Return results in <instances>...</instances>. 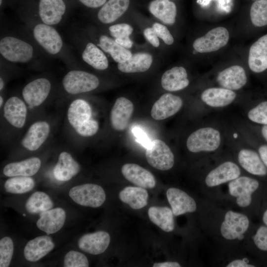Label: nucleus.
<instances>
[{
	"mask_svg": "<svg viewBox=\"0 0 267 267\" xmlns=\"http://www.w3.org/2000/svg\"><path fill=\"white\" fill-rule=\"evenodd\" d=\"M222 135L217 128L204 126L192 133L186 140V147L192 153L212 152L219 148Z\"/></svg>",
	"mask_w": 267,
	"mask_h": 267,
	"instance_id": "nucleus-1",
	"label": "nucleus"
},
{
	"mask_svg": "<svg viewBox=\"0 0 267 267\" xmlns=\"http://www.w3.org/2000/svg\"><path fill=\"white\" fill-rule=\"evenodd\" d=\"M69 195L78 204L92 208L100 207L106 199L105 193L102 187L93 183L74 186L69 190Z\"/></svg>",
	"mask_w": 267,
	"mask_h": 267,
	"instance_id": "nucleus-2",
	"label": "nucleus"
},
{
	"mask_svg": "<svg viewBox=\"0 0 267 267\" xmlns=\"http://www.w3.org/2000/svg\"><path fill=\"white\" fill-rule=\"evenodd\" d=\"M62 83L68 93L77 94L94 90L98 87L99 81L96 76L91 73L72 70L64 76Z\"/></svg>",
	"mask_w": 267,
	"mask_h": 267,
	"instance_id": "nucleus-3",
	"label": "nucleus"
},
{
	"mask_svg": "<svg viewBox=\"0 0 267 267\" xmlns=\"http://www.w3.org/2000/svg\"><path fill=\"white\" fill-rule=\"evenodd\" d=\"M0 52L6 60L25 63L32 57L33 49L28 43L12 37H6L0 41Z\"/></svg>",
	"mask_w": 267,
	"mask_h": 267,
	"instance_id": "nucleus-4",
	"label": "nucleus"
},
{
	"mask_svg": "<svg viewBox=\"0 0 267 267\" xmlns=\"http://www.w3.org/2000/svg\"><path fill=\"white\" fill-rule=\"evenodd\" d=\"M145 157L148 163L154 168L166 171L174 164V155L170 147L162 140L151 141L146 148Z\"/></svg>",
	"mask_w": 267,
	"mask_h": 267,
	"instance_id": "nucleus-5",
	"label": "nucleus"
},
{
	"mask_svg": "<svg viewBox=\"0 0 267 267\" xmlns=\"http://www.w3.org/2000/svg\"><path fill=\"white\" fill-rule=\"evenodd\" d=\"M259 186L260 183L257 179L246 176H239L228 184L230 194L236 198V203L241 207H246L251 204L252 194Z\"/></svg>",
	"mask_w": 267,
	"mask_h": 267,
	"instance_id": "nucleus-6",
	"label": "nucleus"
},
{
	"mask_svg": "<svg viewBox=\"0 0 267 267\" xmlns=\"http://www.w3.org/2000/svg\"><path fill=\"white\" fill-rule=\"evenodd\" d=\"M249 226V220L246 215L229 211L225 214L221 224V233L227 240H242Z\"/></svg>",
	"mask_w": 267,
	"mask_h": 267,
	"instance_id": "nucleus-7",
	"label": "nucleus"
},
{
	"mask_svg": "<svg viewBox=\"0 0 267 267\" xmlns=\"http://www.w3.org/2000/svg\"><path fill=\"white\" fill-rule=\"evenodd\" d=\"M229 33L223 27L214 28L204 36L196 39L193 44L194 49L200 53L217 51L225 46L229 40Z\"/></svg>",
	"mask_w": 267,
	"mask_h": 267,
	"instance_id": "nucleus-8",
	"label": "nucleus"
},
{
	"mask_svg": "<svg viewBox=\"0 0 267 267\" xmlns=\"http://www.w3.org/2000/svg\"><path fill=\"white\" fill-rule=\"evenodd\" d=\"M38 43L49 53H58L62 47V40L56 30L49 25L39 24L33 30Z\"/></svg>",
	"mask_w": 267,
	"mask_h": 267,
	"instance_id": "nucleus-9",
	"label": "nucleus"
},
{
	"mask_svg": "<svg viewBox=\"0 0 267 267\" xmlns=\"http://www.w3.org/2000/svg\"><path fill=\"white\" fill-rule=\"evenodd\" d=\"M51 89L50 82L45 78L36 79L26 85L22 90L25 102L34 107L42 104L48 96Z\"/></svg>",
	"mask_w": 267,
	"mask_h": 267,
	"instance_id": "nucleus-10",
	"label": "nucleus"
},
{
	"mask_svg": "<svg viewBox=\"0 0 267 267\" xmlns=\"http://www.w3.org/2000/svg\"><path fill=\"white\" fill-rule=\"evenodd\" d=\"M183 105L182 99L170 93L163 94L153 104L151 115L156 120L167 119L177 113Z\"/></svg>",
	"mask_w": 267,
	"mask_h": 267,
	"instance_id": "nucleus-11",
	"label": "nucleus"
},
{
	"mask_svg": "<svg viewBox=\"0 0 267 267\" xmlns=\"http://www.w3.org/2000/svg\"><path fill=\"white\" fill-rule=\"evenodd\" d=\"M248 63L254 73L261 74L267 71V34L260 37L250 47Z\"/></svg>",
	"mask_w": 267,
	"mask_h": 267,
	"instance_id": "nucleus-12",
	"label": "nucleus"
},
{
	"mask_svg": "<svg viewBox=\"0 0 267 267\" xmlns=\"http://www.w3.org/2000/svg\"><path fill=\"white\" fill-rule=\"evenodd\" d=\"M240 174V168L236 164L226 161L211 170L206 176L205 182L208 186L214 187L230 181Z\"/></svg>",
	"mask_w": 267,
	"mask_h": 267,
	"instance_id": "nucleus-13",
	"label": "nucleus"
},
{
	"mask_svg": "<svg viewBox=\"0 0 267 267\" xmlns=\"http://www.w3.org/2000/svg\"><path fill=\"white\" fill-rule=\"evenodd\" d=\"M237 160L241 167L249 174L260 177L267 176V168L254 147L240 149Z\"/></svg>",
	"mask_w": 267,
	"mask_h": 267,
	"instance_id": "nucleus-14",
	"label": "nucleus"
},
{
	"mask_svg": "<svg viewBox=\"0 0 267 267\" xmlns=\"http://www.w3.org/2000/svg\"><path fill=\"white\" fill-rule=\"evenodd\" d=\"M49 133L50 126L47 122L37 121L29 128L21 140V144L29 151H36L45 141Z\"/></svg>",
	"mask_w": 267,
	"mask_h": 267,
	"instance_id": "nucleus-15",
	"label": "nucleus"
},
{
	"mask_svg": "<svg viewBox=\"0 0 267 267\" xmlns=\"http://www.w3.org/2000/svg\"><path fill=\"white\" fill-rule=\"evenodd\" d=\"M134 112V105L128 99L121 97L116 99L110 112V121L113 128L124 131L129 124Z\"/></svg>",
	"mask_w": 267,
	"mask_h": 267,
	"instance_id": "nucleus-16",
	"label": "nucleus"
},
{
	"mask_svg": "<svg viewBox=\"0 0 267 267\" xmlns=\"http://www.w3.org/2000/svg\"><path fill=\"white\" fill-rule=\"evenodd\" d=\"M233 90L222 87H212L205 89L201 95V99L207 106L220 108L229 106L236 98Z\"/></svg>",
	"mask_w": 267,
	"mask_h": 267,
	"instance_id": "nucleus-17",
	"label": "nucleus"
},
{
	"mask_svg": "<svg viewBox=\"0 0 267 267\" xmlns=\"http://www.w3.org/2000/svg\"><path fill=\"white\" fill-rule=\"evenodd\" d=\"M110 241L109 233L104 231H98L83 235L79 238L78 245L84 252L92 255H98L106 250Z\"/></svg>",
	"mask_w": 267,
	"mask_h": 267,
	"instance_id": "nucleus-18",
	"label": "nucleus"
},
{
	"mask_svg": "<svg viewBox=\"0 0 267 267\" xmlns=\"http://www.w3.org/2000/svg\"><path fill=\"white\" fill-rule=\"evenodd\" d=\"M217 81L221 87L234 91L241 89L246 84L247 77L242 67L233 65L220 72Z\"/></svg>",
	"mask_w": 267,
	"mask_h": 267,
	"instance_id": "nucleus-19",
	"label": "nucleus"
},
{
	"mask_svg": "<svg viewBox=\"0 0 267 267\" xmlns=\"http://www.w3.org/2000/svg\"><path fill=\"white\" fill-rule=\"evenodd\" d=\"M121 172L128 180L139 187L153 188L156 185V180L153 174L138 165L126 164L122 167Z\"/></svg>",
	"mask_w": 267,
	"mask_h": 267,
	"instance_id": "nucleus-20",
	"label": "nucleus"
},
{
	"mask_svg": "<svg viewBox=\"0 0 267 267\" xmlns=\"http://www.w3.org/2000/svg\"><path fill=\"white\" fill-rule=\"evenodd\" d=\"M166 195L174 215L179 216L196 211L195 200L184 191L172 187L167 190Z\"/></svg>",
	"mask_w": 267,
	"mask_h": 267,
	"instance_id": "nucleus-21",
	"label": "nucleus"
},
{
	"mask_svg": "<svg viewBox=\"0 0 267 267\" xmlns=\"http://www.w3.org/2000/svg\"><path fill=\"white\" fill-rule=\"evenodd\" d=\"M3 115L11 126L16 128H22L26 123L27 115L25 102L18 97H10L4 104Z\"/></svg>",
	"mask_w": 267,
	"mask_h": 267,
	"instance_id": "nucleus-22",
	"label": "nucleus"
},
{
	"mask_svg": "<svg viewBox=\"0 0 267 267\" xmlns=\"http://www.w3.org/2000/svg\"><path fill=\"white\" fill-rule=\"evenodd\" d=\"M66 220V212L61 208H55L40 214L37 222V227L47 234L55 233L63 226Z\"/></svg>",
	"mask_w": 267,
	"mask_h": 267,
	"instance_id": "nucleus-23",
	"label": "nucleus"
},
{
	"mask_svg": "<svg viewBox=\"0 0 267 267\" xmlns=\"http://www.w3.org/2000/svg\"><path fill=\"white\" fill-rule=\"evenodd\" d=\"M54 248L50 237L43 235L30 240L24 249L25 258L30 262H36L44 257Z\"/></svg>",
	"mask_w": 267,
	"mask_h": 267,
	"instance_id": "nucleus-24",
	"label": "nucleus"
},
{
	"mask_svg": "<svg viewBox=\"0 0 267 267\" xmlns=\"http://www.w3.org/2000/svg\"><path fill=\"white\" fill-rule=\"evenodd\" d=\"M66 10L63 0H40L39 13L42 21L51 25L58 23Z\"/></svg>",
	"mask_w": 267,
	"mask_h": 267,
	"instance_id": "nucleus-25",
	"label": "nucleus"
},
{
	"mask_svg": "<svg viewBox=\"0 0 267 267\" xmlns=\"http://www.w3.org/2000/svg\"><path fill=\"white\" fill-rule=\"evenodd\" d=\"M80 166L72 155L66 151L60 153L53 173L54 178L62 181L70 180L78 174Z\"/></svg>",
	"mask_w": 267,
	"mask_h": 267,
	"instance_id": "nucleus-26",
	"label": "nucleus"
},
{
	"mask_svg": "<svg viewBox=\"0 0 267 267\" xmlns=\"http://www.w3.org/2000/svg\"><path fill=\"white\" fill-rule=\"evenodd\" d=\"M92 110L88 102L82 99L73 101L68 109L67 119L75 131L91 119Z\"/></svg>",
	"mask_w": 267,
	"mask_h": 267,
	"instance_id": "nucleus-27",
	"label": "nucleus"
},
{
	"mask_svg": "<svg viewBox=\"0 0 267 267\" xmlns=\"http://www.w3.org/2000/svg\"><path fill=\"white\" fill-rule=\"evenodd\" d=\"M162 88L169 91H176L186 88L189 81L187 78V73L183 67H174L166 71L161 78Z\"/></svg>",
	"mask_w": 267,
	"mask_h": 267,
	"instance_id": "nucleus-28",
	"label": "nucleus"
},
{
	"mask_svg": "<svg viewBox=\"0 0 267 267\" xmlns=\"http://www.w3.org/2000/svg\"><path fill=\"white\" fill-rule=\"evenodd\" d=\"M41 166V161L39 158L31 157L7 164L3 169V173L8 177H31L39 171Z\"/></svg>",
	"mask_w": 267,
	"mask_h": 267,
	"instance_id": "nucleus-29",
	"label": "nucleus"
},
{
	"mask_svg": "<svg viewBox=\"0 0 267 267\" xmlns=\"http://www.w3.org/2000/svg\"><path fill=\"white\" fill-rule=\"evenodd\" d=\"M129 4L130 0H108L98 11L97 17L103 23L113 22L126 11Z\"/></svg>",
	"mask_w": 267,
	"mask_h": 267,
	"instance_id": "nucleus-30",
	"label": "nucleus"
},
{
	"mask_svg": "<svg viewBox=\"0 0 267 267\" xmlns=\"http://www.w3.org/2000/svg\"><path fill=\"white\" fill-rule=\"evenodd\" d=\"M148 8L151 14L164 23H175L177 7L174 2L169 0H153L149 3Z\"/></svg>",
	"mask_w": 267,
	"mask_h": 267,
	"instance_id": "nucleus-31",
	"label": "nucleus"
},
{
	"mask_svg": "<svg viewBox=\"0 0 267 267\" xmlns=\"http://www.w3.org/2000/svg\"><path fill=\"white\" fill-rule=\"evenodd\" d=\"M120 199L133 209L138 210L145 207L148 202L147 191L141 187L127 186L120 191Z\"/></svg>",
	"mask_w": 267,
	"mask_h": 267,
	"instance_id": "nucleus-32",
	"label": "nucleus"
},
{
	"mask_svg": "<svg viewBox=\"0 0 267 267\" xmlns=\"http://www.w3.org/2000/svg\"><path fill=\"white\" fill-rule=\"evenodd\" d=\"M148 215L150 221L163 231L171 232L174 230V214L169 207H151L148 209Z\"/></svg>",
	"mask_w": 267,
	"mask_h": 267,
	"instance_id": "nucleus-33",
	"label": "nucleus"
},
{
	"mask_svg": "<svg viewBox=\"0 0 267 267\" xmlns=\"http://www.w3.org/2000/svg\"><path fill=\"white\" fill-rule=\"evenodd\" d=\"M153 61L152 56L147 53L134 54L126 61L118 64V69L124 73L142 72L148 70Z\"/></svg>",
	"mask_w": 267,
	"mask_h": 267,
	"instance_id": "nucleus-34",
	"label": "nucleus"
},
{
	"mask_svg": "<svg viewBox=\"0 0 267 267\" xmlns=\"http://www.w3.org/2000/svg\"><path fill=\"white\" fill-rule=\"evenodd\" d=\"M98 45L109 53L114 60L118 63L126 61L133 55L129 50L106 36H101Z\"/></svg>",
	"mask_w": 267,
	"mask_h": 267,
	"instance_id": "nucleus-35",
	"label": "nucleus"
},
{
	"mask_svg": "<svg viewBox=\"0 0 267 267\" xmlns=\"http://www.w3.org/2000/svg\"><path fill=\"white\" fill-rule=\"evenodd\" d=\"M83 60L93 68L103 70L108 66V59L104 53L94 44L89 43L82 53Z\"/></svg>",
	"mask_w": 267,
	"mask_h": 267,
	"instance_id": "nucleus-36",
	"label": "nucleus"
},
{
	"mask_svg": "<svg viewBox=\"0 0 267 267\" xmlns=\"http://www.w3.org/2000/svg\"><path fill=\"white\" fill-rule=\"evenodd\" d=\"M53 203L50 197L45 193L36 191L27 199L25 208L31 214H37L51 209Z\"/></svg>",
	"mask_w": 267,
	"mask_h": 267,
	"instance_id": "nucleus-37",
	"label": "nucleus"
},
{
	"mask_svg": "<svg viewBox=\"0 0 267 267\" xmlns=\"http://www.w3.org/2000/svg\"><path fill=\"white\" fill-rule=\"evenodd\" d=\"M35 184L30 177L16 176L7 179L4 185L6 192L13 194H23L31 190Z\"/></svg>",
	"mask_w": 267,
	"mask_h": 267,
	"instance_id": "nucleus-38",
	"label": "nucleus"
},
{
	"mask_svg": "<svg viewBox=\"0 0 267 267\" xmlns=\"http://www.w3.org/2000/svg\"><path fill=\"white\" fill-rule=\"evenodd\" d=\"M246 117L255 126L267 125V97L261 98L251 105Z\"/></svg>",
	"mask_w": 267,
	"mask_h": 267,
	"instance_id": "nucleus-39",
	"label": "nucleus"
},
{
	"mask_svg": "<svg viewBox=\"0 0 267 267\" xmlns=\"http://www.w3.org/2000/svg\"><path fill=\"white\" fill-rule=\"evenodd\" d=\"M250 20L252 25L256 28L267 26V0L255 1L250 11Z\"/></svg>",
	"mask_w": 267,
	"mask_h": 267,
	"instance_id": "nucleus-40",
	"label": "nucleus"
},
{
	"mask_svg": "<svg viewBox=\"0 0 267 267\" xmlns=\"http://www.w3.org/2000/svg\"><path fill=\"white\" fill-rule=\"evenodd\" d=\"M14 250L12 240L9 237H4L0 240V267L10 265Z\"/></svg>",
	"mask_w": 267,
	"mask_h": 267,
	"instance_id": "nucleus-41",
	"label": "nucleus"
},
{
	"mask_svg": "<svg viewBox=\"0 0 267 267\" xmlns=\"http://www.w3.org/2000/svg\"><path fill=\"white\" fill-rule=\"evenodd\" d=\"M65 267H88L89 261L86 256L78 251L71 250L68 252L64 259Z\"/></svg>",
	"mask_w": 267,
	"mask_h": 267,
	"instance_id": "nucleus-42",
	"label": "nucleus"
},
{
	"mask_svg": "<svg viewBox=\"0 0 267 267\" xmlns=\"http://www.w3.org/2000/svg\"><path fill=\"white\" fill-rule=\"evenodd\" d=\"M111 35L117 39L129 38L133 32V27L126 23L117 24L111 26L109 28Z\"/></svg>",
	"mask_w": 267,
	"mask_h": 267,
	"instance_id": "nucleus-43",
	"label": "nucleus"
},
{
	"mask_svg": "<svg viewBox=\"0 0 267 267\" xmlns=\"http://www.w3.org/2000/svg\"><path fill=\"white\" fill-rule=\"evenodd\" d=\"M256 246L260 250L267 251V225H261L253 236Z\"/></svg>",
	"mask_w": 267,
	"mask_h": 267,
	"instance_id": "nucleus-44",
	"label": "nucleus"
},
{
	"mask_svg": "<svg viewBox=\"0 0 267 267\" xmlns=\"http://www.w3.org/2000/svg\"><path fill=\"white\" fill-rule=\"evenodd\" d=\"M98 129L99 125L97 121L91 119L76 130L75 132L81 136L88 137L95 134Z\"/></svg>",
	"mask_w": 267,
	"mask_h": 267,
	"instance_id": "nucleus-45",
	"label": "nucleus"
},
{
	"mask_svg": "<svg viewBox=\"0 0 267 267\" xmlns=\"http://www.w3.org/2000/svg\"><path fill=\"white\" fill-rule=\"evenodd\" d=\"M252 136V145L259 153L262 161L267 168V143L258 137L254 133Z\"/></svg>",
	"mask_w": 267,
	"mask_h": 267,
	"instance_id": "nucleus-46",
	"label": "nucleus"
},
{
	"mask_svg": "<svg viewBox=\"0 0 267 267\" xmlns=\"http://www.w3.org/2000/svg\"><path fill=\"white\" fill-rule=\"evenodd\" d=\"M157 36L161 38L164 42L168 45L173 44L174 40L168 28L159 23H155L152 27Z\"/></svg>",
	"mask_w": 267,
	"mask_h": 267,
	"instance_id": "nucleus-47",
	"label": "nucleus"
},
{
	"mask_svg": "<svg viewBox=\"0 0 267 267\" xmlns=\"http://www.w3.org/2000/svg\"><path fill=\"white\" fill-rule=\"evenodd\" d=\"M132 132L136 140L146 148L151 141L144 131L138 127H134L133 129Z\"/></svg>",
	"mask_w": 267,
	"mask_h": 267,
	"instance_id": "nucleus-48",
	"label": "nucleus"
},
{
	"mask_svg": "<svg viewBox=\"0 0 267 267\" xmlns=\"http://www.w3.org/2000/svg\"><path fill=\"white\" fill-rule=\"evenodd\" d=\"M143 34L146 40L154 47H158L160 44L158 37L152 28L144 29Z\"/></svg>",
	"mask_w": 267,
	"mask_h": 267,
	"instance_id": "nucleus-49",
	"label": "nucleus"
},
{
	"mask_svg": "<svg viewBox=\"0 0 267 267\" xmlns=\"http://www.w3.org/2000/svg\"><path fill=\"white\" fill-rule=\"evenodd\" d=\"M254 133L263 141L267 143V125L254 126Z\"/></svg>",
	"mask_w": 267,
	"mask_h": 267,
	"instance_id": "nucleus-50",
	"label": "nucleus"
},
{
	"mask_svg": "<svg viewBox=\"0 0 267 267\" xmlns=\"http://www.w3.org/2000/svg\"><path fill=\"white\" fill-rule=\"evenodd\" d=\"M85 5L91 8H96L103 5L106 0H79Z\"/></svg>",
	"mask_w": 267,
	"mask_h": 267,
	"instance_id": "nucleus-51",
	"label": "nucleus"
},
{
	"mask_svg": "<svg viewBox=\"0 0 267 267\" xmlns=\"http://www.w3.org/2000/svg\"><path fill=\"white\" fill-rule=\"evenodd\" d=\"M254 266L248 264L244 260H235L231 262L226 267H254Z\"/></svg>",
	"mask_w": 267,
	"mask_h": 267,
	"instance_id": "nucleus-52",
	"label": "nucleus"
},
{
	"mask_svg": "<svg viewBox=\"0 0 267 267\" xmlns=\"http://www.w3.org/2000/svg\"><path fill=\"white\" fill-rule=\"evenodd\" d=\"M115 41L120 45L126 48H130L132 47L133 43L131 40L130 38L122 39H115Z\"/></svg>",
	"mask_w": 267,
	"mask_h": 267,
	"instance_id": "nucleus-53",
	"label": "nucleus"
},
{
	"mask_svg": "<svg viewBox=\"0 0 267 267\" xmlns=\"http://www.w3.org/2000/svg\"><path fill=\"white\" fill-rule=\"evenodd\" d=\"M153 267H180V265L176 262H165L163 263H154Z\"/></svg>",
	"mask_w": 267,
	"mask_h": 267,
	"instance_id": "nucleus-54",
	"label": "nucleus"
},
{
	"mask_svg": "<svg viewBox=\"0 0 267 267\" xmlns=\"http://www.w3.org/2000/svg\"><path fill=\"white\" fill-rule=\"evenodd\" d=\"M262 219L264 223L267 225V209L264 212L263 215Z\"/></svg>",
	"mask_w": 267,
	"mask_h": 267,
	"instance_id": "nucleus-55",
	"label": "nucleus"
},
{
	"mask_svg": "<svg viewBox=\"0 0 267 267\" xmlns=\"http://www.w3.org/2000/svg\"><path fill=\"white\" fill-rule=\"evenodd\" d=\"M4 87V82L3 79L0 78V90H1Z\"/></svg>",
	"mask_w": 267,
	"mask_h": 267,
	"instance_id": "nucleus-56",
	"label": "nucleus"
},
{
	"mask_svg": "<svg viewBox=\"0 0 267 267\" xmlns=\"http://www.w3.org/2000/svg\"><path fill=\"white\" fill-rule=\"evenodd\" d=\"M3 102V98H2V97L1 96H0V107L2 105Z\"/></svg>",
	"mask_w": 267,
	"mask_h": 267,
	"instance_id": "nucleus-57",
	"label": "nucleus"
},
{
	"mask_svg": "<svg viewBox=\"0 0 267 267\" xmlns=\"http://www.w3.org/2000/svg\"><path fill=\"white\" fill-rule=\"evenodd\" d=\"M2 2V0H0V4H1Z\"/></svg>",
	"mask_w": 267,
	"mask_h": 267,
	"instance_id": "nucleus-58",
	"label": "nucleus"
},
{
	"mask_svg": "<svg viewBox=\"0 0 267 267\" xmlns=\"http://www.w3.org/2000/svg\"><path fill=\"white\" fill-rule=\"evenodd\" d=\"M23 216H25V214H23Z\"/></svg>",
	"mask_w": 267,
	"mask_h": 267,
	"instance_id": "nucleus-59",
	"label": "nucleus"
},
{
	"mask_svg": "<svg viewBox=\"0 0 267 267\" xmlns=\"http://www.w3.org/2000/svg\"><path fill=\"white\" fill-rule=\"evenodd\" d=\"M255 0V1H256V0Z\"/></svg>",
	"mask_w": 267,
	"mask_h": 267,
	"instance_id": "nucleus-60",
	"label": "nucleus"
}]
</instances>
